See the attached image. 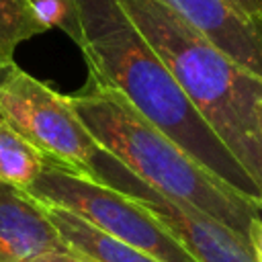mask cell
<instances>
[{
	"mask_svg": "<svg viewBox=\"0 0 262 262\" xmlns=\"http://www.w3.org/2000/svg\"><path fill=\"white\" fill-rule=\"evenodd\" d=\"M258 129H260V139H262V100L258 104Z\"/></svg>",
	"mask_w": 262,
	"mask_h": 262,
	"instance_id": "obj_15",
	"label": "cell"
},
{
	"mask_svg": "<svg viewBox=\"0 0 262 262\" xmlns=\"http://www.w3.org/2000/svg\"><path fill=\"white\" fill-rule=\"evenodd\" d=\"M25 190L41 203L84 217L108 235L162 262H199L141 203L92 178L74 174L49 158Z\"/></svg>",
	"mask_w": 262,
	"mask_h": 262,
	"instance_id": "obj_4",
	"label": "cell"
},
{
	"mask_svg": "<svg viewBox=\"0 0 262 262\" xmlns=\"http://www.w3.org/2000/svg\"><path fill=\"white\" fill-rule=\"evenodd\" d=\"M0 115L45 158L88 178L98 143L68 96L33 78L14 61H0Z\"/></svg>",
	"mask_w": 262,
	"mask_h": 262,
	"instance_id": "obj_5",
	"label": "cell"
},
{
	"mask_svg": "<svg viewBox=\"0 0 262 262\" xmlns=\"http://www.w3.org/2000/svg\"><path fill=\"white\" fill-rule=\"evenodd\" d=\"M20 262H94L92 258L66 248V250H51V252H43V254H35L31 258H25Z\"/></svg>",
	"mask_w": 262,
	"mask_h": 262,
	"instance_id": "obj_12",
	"label": "cell"
},
{
	"mask_svg": "<svg viewBox=\"0 0 262 262\" xmlns=\"http://www.w3.org/2000/svg\"><path fill=\"white\" fill-rule=\"evenodd\" d=\"M225 2L231 8H235L239 14L262 27V0H225Z\"/></svg>",
	"mask_w": 262,
	"mask_h": 262,
	"instance_id": "obj_13",
	"label": "cell"
},
{
	"mask_svg": "<svg viewBox=\"0 0 262 262\" xmlns=\"http://www.w3.org/2000/svg\"><path fill=\"white\" fill-rule=\"evenodd\" d=\"M78 47L90 76L117 90L143 119L248 199L262 190L194 108L178 80L119 0H74Z\"/></svg>",
	"mask_w": 262,
	"mask_h": 262,
	"instance_id": "obj_1",
	"label": "cell"
},
{
	"mask_svg": "<svg viewBox=\"0 0 262 262\" xmlns=\"http://www.w3.org/2000/svg\"><path fill=\"white\" fill-rule=\"evenodd\" d=\"M66 248L45 205L25 188L0 182V262H20Z\"/></svg>",
	"mask_w": 262,
	"mask_h": 262,
	"instance_id": "obj_8",
	"label": "cell"
},
{
	"mask_svg": "<svg viewBox=\"0 0 262 262\" xmlns=\"http://www.w3.org/2000/svg\"><path fill=\"white\" fill-rule=\"evenodd\" d=\"M170 68L194 108L262 190L258 104L262 76L250 72L162 0H119Z\"/></svg>",
	"mask_w": 262,
	"mask_h": 262,
	"instance_id": "obj_2",
	"label": "cell"
},
{
	"mask_svg": "<svg viewBox=\"0 0 262 262\" xmlns=\"http://www.w3.org/2000/svg\"><path fill=\"white\" fill-rule=\"evenodd\" d=\"M88 178L141 203L199 262H256L252 244L244 235L190 203L160 192L100 145Z\"/></svg>",
	"mask_w": 262,
	"mask_h": 262,
	"instance_id": "obj_6",
	"label": "cell"
},
{
	"mask_svg": "<svg viewBox=\"0 0 262 262\" xmlns=\"http://www.w3.org/2000/svg\"><path fill=\"white\" fill-rule=\"evenodd\" d=\"M231 59L262 76V27L225 0H162Z\"/></svg>",
	"mask_w": 262,
	"mask_h": 262,
	"instance_id": "obj_7",
	"label": "cell"
},
{
	"mask_svg": "<svg viewBox=\"0 0 262 262\" xmlns=\"http://www.w3.org/2000/svg\"><path fill=\"white\" fill-rule=\"evenodd\" d=\"M29 2L33 4L37 14L49 29L57 27L66 31L72 37V41L78 39V20H76L74 0H29Z\"/></svg>",
	"mask_w": 262,
	"mask_h": 262,
	"instance_id": "obj_11",
	"label": "cell"
},
{
	"mask_svg": "<svg viewBox=\"0 0 262 262\" xmlns=\"http://www.w3.org/2000/svg\"><path fill=\"white\" fill-rule=\"evenodd\" d=\"M49 31L29 0H0V61H12L14 49Z\"/></svg>",
	"mask_w": 262,
	"mask_h": 262,
	"instance_id": "obj_10",
	"label": "cell"
},
{
	"mask_svg": "<svg viewBox=\"0 0 262 262\" xmlns=\"http://www.w3.org/2000/svg\"><path fill=\"white\" fill-rule=\"evenodd\" d=\"M43 205H45L47 215H49L51 223L55 225L57 233L66 242V246L92 258L94 262H162V260L108 235L106 231L98 229L84 217H80L63 207L47 205V203H43Z\"/></svg>",
	"mask_w": 262,
	"mask_h": 262,
	"instance_id": "obj_9",
	"label": "cell"
},
{
	"mask_svg": "<svg viewBox=\"0 0 262 262\" xmlns=\"http://www.w3.org/2000/svg\"><path fill=\"white\" fill-rule=\"evenodd\" d=\"M250 244H252L256 262H262V209L252 219V225H250Z\"/></svg>",
	"mask_w": 262,
	"mask_h": 262,
	"instance_id": "obj_14",
	"label": "cell"
},
{
	"mask_svg": "<svg viewBox=\"0 0 262 262\" xmlns=\"http://www.w3.org/2000/svg\"><path fill=\"white\" fill-rule=\"evenodd\" d=\"M68 100L94 141L141 180L172 199L190 203L250 242V225L262 203L244 196L209 172L94 76H88L86 86Z\"/></svg>",
	"mask_w": 262,
	"mask_h": 262,
	"instance_id": "obj_3",
	"label": "cell"
}]
</instances>
